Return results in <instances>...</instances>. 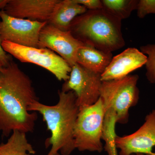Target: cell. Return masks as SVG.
I'll return each instance as SVG.
<instances>
[{
	"mask_svg": "<svg viewBox=\"0 0 155 155\" xmlns=\"http://www.w3.org/2000/svg\"><path fill=\"white\" fill-rule=\"evenodd\" d=\"M38 101L30 78L12 61L0 72V130L8 137L14 130L23 133L34 130L36 112L28 107Z\"/></svg>",
	"mask_w": 155,
	"mask_h": 155,
	"instance_id": "1",
	"label": "cell"
},
{
	"mask_svg": "<svg viewBox=\"0 0 155 155\" xmlns=\"http://www.w3.org/2000/svg\"><path fill=\"white\" fill-rule=\"evenodd\" d=\"M57 104L46 105L35 101L28 107L29 112H38L46 123L51 136L45 142L46 147L51 146L47 155L60 152L61 155H70L75 149L74 130L79 108L74 92L58 91Z\"/></svg>",
	"mask_w": 155,
	"mask_h": 155,
	"instance_id": "2",
	"label": "cell"
},
{
	"mask_svg": "<svg viewBox=\"0 0 155 155\" xmlns=\"http://www.w3.org/2000/svg\"><path fill=\"white\" fill-rule=\"evenodd\" d=\"M121 21L104 9L87 10L73 19L69 31L84 44L112 53L125 45Z\"/></svg>",
	"mask_w": 155,
	"mask_h": 155,
	"instance_id": "3",
	"label": "cell"
},
{
	"mask_svg": "<svg viewBox=\"0 0 155 155\" xmlns=\"http://www.w3.org/2000/svg\"><path fill=\"white\" fill-rule=\"evenodd\" d=\"M138 79L137 75H129L120 79L102 82L100 97L102 101L105 113L114 114L116 123H127L129 109L138 103Z\"/></svg>",
	"mask_w": 155,
	"mask_h": 155,
	"instance_id": "4",
	"label": "cell"
},
{
	"mask_svg": "<svg viewBox=\"0 0 155 155\" xmlns=\"http://www.w3.org/2000/svg\"><path fill=\"white\" fill-rule=\"evenodd\" d=\"M105 110L101 98L91 106L79 108L74 130L75 149L101 153Z\"/></svg>",
	"mask_w": 155,
	"mask_h": 155,
	"instance_id": "5",
	"label": "cell"
},
{
	"mask_svg": "<svg viewBox=\"0 0 155 155\" xmlns=\"http://www.w3.org/2000/svg\"><path fill=\"white\" fill-rule=\"evenodd\" d=\"M2 47L22 63H31L47 69L58 80L67 81L72 68L61 56L46 48L23 46L8 41L1 43Z\"/></svg>",
	"mask_w": 155,
	"mask_h": 155,
	"instance_id": "6",
	"label": "cell"
},
{
	"mask_svg": "<svg viewBox=\"0 0 155 155\" xmlns=\"http://www.w3.org/2000/svg\"><path fill=\"white\" fill-rule=\"evenodd\" d=\"M71 68L69 78L63 84L61 91L74 92L79 108L94 104L100 97L101 75L91 72L77 63Z\"/></svg>",
	"mask_w": 155,
	"mask_h": 155,
	"instance_id": "7",
	"label": "cell"
},
{
	"mask_svg": "<svg viewBox=\"0 0 155 155\" xmlns=\"http://www.w3.org/2000/svg\"><path fill=\"white\" fill-rule=\"evenodd\" d=\"M0 41L40 48V33L47 22L31 21L9 16L0 11Z\"/></svg>",
	"mask_w": 155,
	"mask_h": 155,
	"instance_id": "8",
	"label": "cell"
},
{
	"mask_svg": "<svg viewBox=\"0 0 155 155\" xmlns=\"http://www.w3.org/2000/svg\"><path fill=\"white\" fill-rule=\"evenodd\" d=\"M40 48L55 52L71 67L76 63L78 50L85 44L75 38L69 31L60 30L47 23L40 33Z\"/></svg>",
	"mask_w": 155,
	"mask_h": 155,
	"instance_id": "9",
	"label": "cell"
},
{
	"mask_svg": "<svg viewBox=\"0 0 155 155\" xmlns=\"http://www.w3.org/2000/svg\"><path fill=\"white\" fill-rule=\"evenodd\" d=\"M119 155L152 153L155 146V109L148 114L143 125L134 133L115 138Z\"/></svg>",
	"mask_w": 155,
	"mask_h": 155,
	"instance_id": "10",
	"label": "cell"
},
{
	"mask_svg": "<svg viewBox=\"0 0 155 155\" xmlns=\"http://www.w3.org/2000/svg\"><path fill=\"white\" fill-rule=\"evenodd\" d=\"M60 0H0V11L11 17L48 22Z\"/></svg>",
	"mask_w": 155,
	"mask_h": 155,
	"instance_id": "11",
	"label": "cell"
},
{
	"mask_svg": "<svg viewBox=\"0 0 155 155\" xmlns=\"http://www.w3.org/2000/svg\"><path fill=\"white\" fill-rule=\"evenodd\" d=\"M147 56L137 49L129 48L113 57L101 75L102 81L116 80L126 77L130 72L145 65Z\"/></svg>",
	"mask_w": 155,
	"mask_h": 155,
	"instance_id": "12",
	"label": "cell"
},
{
	"mask_svg": "<svg viewBox=\"0 0 155 155\" xmlns=\"http://www.w3.org/2000/svg\"><path fill=\"white\" fill-rule=\"evenodd\" d=\"M87 11L75 0H60L48 23L60 30L68 31L73 19Z\"/></svg>",
	"mask_w": 155,
	"mask_h": 155,
	"instance_id": "13",
	"label": "cell"
},
{
	"mask_svg": "<svg viewBox=\"0 0 155 155\" xmlns=\"http://www.w3.org/2000/svg\"><path fill=\"white\" fill-rule=\"evenodd\" d=\"M113 58L112 53L103 51L85 45L78 50L76 63L91 72L101 75Z\"/></svg>",
	"mask_w": 155,
	"mask_h": 155,
	"instance_id": "14",
	"label": "cell"
},
{
	"mask_svg": "<svg viewBox=\"0 0 155 155\" xmlns=\"http://www.w3.org/2000/svg\"><path fill=\"white\" fill-rule=\"evenodd\" d=\"M35 153L26 133L19 130L13 131L7 142L0 144V155H31Z\"/></svg>",
	"mask_w": 155,
	"mask_h": 155,
	"instance_id": "15",
	"label": "cell"
},
{
	"mask_svg": "<svg viewBox=\"0 0 155 155\" xmlns=\"http://www.w3.org/2000/svg\"><path fill=\"white\" fill-rule=\"evenodd\" d=\"M103 9L120 20L130 17L132 11L136 10L137 0H102Z\"/></svg>",
	"mask_w": 155,
	"mask_h": 155,
	"instance_id": "16",
	"label": "cell"
},
{
	"mask_svg": "<svg viewBox=\"0 0 155 155\" xmlns=\"http://www.w3.org/2000/svg\"><path fill=\"white\" fill-rule=\"evenodd\" d=\"M115 125V123L111 122H106L104 124L102 139L105 142L104 147L108 155H119L115 142L116 136Z\"/></svg>",
	"mask_w": 155,
	"mask_h": 155,
	"instance_id": "17",
	"label": "cell"
},
{
	"mask_svg": "<svg viewBox=\"0 0 155 155\" xmlns=\"http://www.w3.org/2000/svg\"><path fill=\"white\" fill-rule=\"evenodd\" d=\"M140 51L147 56L146 64L147 79L151 83H155V44H148L140 47Z\"/></svg>",
	"mask_w": 155,
	"mask_h": 155,
	"instance_id": "18",
	"label": "cell"
},
{
	"mask_svg": "<svg viewBox=\"0 0 155 155\" xmlns=\"http://www.w3.org/2000/svg\"><path fill=\"white\" fill-rule=\"evenodd\" d=\"M137 17L143 18L149 14H155V0L138 1L137 8Z\"/></svg>",
	"mask_w": 155,
	"mask_h": 155,
	"instance_id": "19",
	"label": "cell"
},
{
	"mask_svg": "<svg viewBox=\"0 0 155 155\" xmlns=\"http://www.w3.org/2000/svg\"><path fill=\"white\" fill-rule=\"evenodd\" d=\"M78 4L84 6L87 9L91 11L103 9L101 1L100 0H75Z\"/></svg>",
	"mask_w": 155,
	"mask_h": 155,
	"instance_id": "20",
	"label": "cell"
},
{
	"mask_svg": "<svg viewBox=\"0 0 155 155\" xmlns=\"http://www.w3.org/2000/svg\"><path fill=\"white\" fill-rule=\"evenodd\" d=\"M11 61V58L7 54V53L2 47L1 42L0 41V62L5 67L7 66Z\"/></svg>",
	"mask_w": 155,
	"mask_h": 155,
	"instance_id": "21",
	"label": "cell"
},
{
	"mask_svg": "<svg viewBox=\"0 0 155 155\" xmlns=\"http://www.w3.org/2000/svg\"><path fill=\"white\" fill-rule=\"evenodd\" d=\"M132 155H155V153H151L143 154V153H137Z\"/></svg>",
	"mask_w": 155,
	"mask_h": 155,
	"instance_id": "22",
	"label": "cell"
},
{
	"mask_svg": "<svg viewBox=\"0 0 155 155\" xmlns=\"http://www.w3.org/2000/svg\"><path fill=\"white\" fill-rule=\"evenodd\" d=\"M3 67H4V66H3L2 64V63L0 62V72H1L2 69Z\"/></svg>",
	"mask_w": 155,
	"mask_h": 155,
	"instance_id": "23",
	"label": "cell"
},
{
	"mask_svg": "<svg viewBox=\"0 0 155 155\" xmlns=\"http://www.w3.org/2000/svg\"><path fill=\"white\" fill-rule=\"evenodd\" d=\"M54 155H61V154L60 153H56L55 154H54Z\"/></svg>",
	"mask_w": 155,
	"mask_h": 155,
	"instance_id": "24",
	"label": "cell"
}]
</instances>
